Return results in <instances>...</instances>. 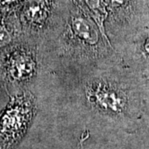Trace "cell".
<instances>
[{
    "mask_svg": "<svg viewBox=\"0 0 149 149\" xmlns=\"http://www.w3.org/2000/svg\"><path fill=\"white\" fill-rule=\"evenodd\" d=\"M40 45L49 70L69 78L122 62L109 40L74 0H70L61 25Z\"/></svg>",
    "mask_w": 149,
    "mask_h": 149,
    "instance_id": "cell-1",
    "label": "cell"
},
{
    "mask_svg": "<svg viewBox=\"0 0 149 149\" xmlns=\"http://www.w3.org/2000/svg\"><path fill=\"white\" fill-rule=\"evenodd\" d=\"M36 49L25 46L13 48L4 60L5 78L13 84H26L37 75L40 61Z\"/></svg>",
    "mask_w": 149,
    "mask_h": 149,
    "instance_id": "cell-7",
    "label": "cell"
},
{
    "mask_svg": "<svg viewBox=\"0 0 149 149\" xmlns=\"http://www.w3.org/2000/svg\"><path fill=\"white\" fill-rule=\"evenodd\" d=\"M143 99L145 113L149 114V77L143 79Z\"/></svg>",
    "mask_w": 149,
    "mask_h": 149,
    "instance_id": "cell-9",
    "label": "cell"
},
{
    "mask_svg": "<svg viewBox=\"0 0 149 149\" xmlns=\"http://www.w3.org/2000/svg\"><path fill=\"white\" fill-rule=\"evenodd\" d=\"M13 41V35L5 28L0 27V47L8 46Z\"/></svg>",
    "mask_w": 149,
    "mask_h": 149,
    "instance_id": "cell-10",
    "label": "cell"
},
{
    "mask_svg": "<svg viewBox=\"0 0 149 149\" xmlns=\"http://www.w3.org/2000/svg\"><path fill=\"white\" fill-rule=\"evenodd\" d=\"M36 111L35 99L30 92L13 98L0 117V149H12L25 133Z\"/></svg>",
    "mask_w": 149,
    "mask_h": 149,
    "instance_id": "cell-4",
    "label": "cell"
},
{
    "mask_svg": "<svg viewBox=\"0 0 149 149\" xmlns=\"http://www.w3.org/2000/svg\"><path fill=\"white\" fill-rule=\"evenodd\" d=\"M78 104L94 116L133 129L145 113L143 78L122 62L70 78Z\"/></svg>",
    "mask_w": 149,
    "mask_h": 149,
    "instance_id": "cell-2",
    "label": "cell"
},
{
    "mask_svg": "<svg viewBox=\"0 0 149 149\" xmlns=\"http://www.w3.org/2000/svg\"><path fill=\"white\" fill-rule=\"evenodd\" d=\"M88 136H89V133L86 135V136H85L84 134H83V139H81V140H80V145L78 146V148H77V149H80V148H81V146H82V143H83V142L85 141V139H88Z\"/></svg>",
    "mask_w": 149,
    "mask_h": 149,
    "instance_id": "cell-11",
    "label": "cell"
},
{
    "mask_svg": "<svg viewBox=\"0 0 149 149\" xmlns=\"http://www.w3.org/2000/svg\"><path fill=\"white\" fill-rule=\"evenodd\" d=\"M117 52L126 67L143 79L149 77V23L125 40Z\"/></svg>",
    "mask_w": 149,
    "mask_h": 149,
    "instance_id": "cell-6",
    "label": "cell"
},
{
    "mask_svg": "<svg viewBox=\"0 0 149 149\" xmlns=\"http://www.w3.org/2000/svg\"><path fill=\"white\" fill-rule=\"evenodd\" d=\"M107 11V37L117 49L143 25L140 0H103Z\"/></svg>",
    "mask_w": 149,
    "mask_h": 149,
    "instance_id": "cell-3",
    "label": "cell"
},
{
    "mask_svg": "<svg viewBox=\"0 0 149 149\" xmlns=\"http://www.w3.org/2000/svg\"><path fill=\"white\" fill-rule=\"evenodd\" d=\"M70 0H28L23 9L26 25L37 35L40 44L64 21Z\"/></svg>",
    "mask_w": 149,
    "mask_h": 149,
    "instance_id": "cell-5",
    "label": "cell"
},
{
    "mask_svg": "<svg viewBox=\"0 0 149 149\" xmlns=\"http://www.w3.org/2000/svg\"><path fill=\"white\" fill-rule=\"evenodd\" d=\"M82 10L95 22L102 32L107 37L104 24L107 18V11L103 0H74ZM108 38V37H107Z\"/></svg>",
    "mask_w": 149,
    "mask_h": 149,
    "instance_id": "cell-8",
    "label": "cell"
}]
</instances>
